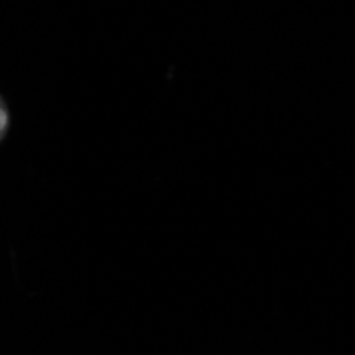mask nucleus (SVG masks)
<instances>
[{"instance_id": "nucleus-1", "label": "nucleus", "mask_w": 355, "mask_h": 355, "mask_svg": "<svg viewBox=\"0 0 355 355\" xmlns=\"http://www.w3.org/2000/svg\"><path fill=\"white\" fill-rule=\"evenodd\" d=\"M7 128H9V113H7V109L3 105H0V139L5 137Z\"/></svg>"}]
</instances>
